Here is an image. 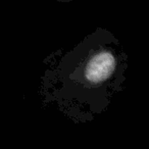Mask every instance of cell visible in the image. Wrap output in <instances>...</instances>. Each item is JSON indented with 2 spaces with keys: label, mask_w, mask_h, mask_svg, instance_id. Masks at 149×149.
Listing matches in <instances>:
<instances>
[{
  "label": "cell",
  "mask_w": 149,
  "mask_h": 149,
  "mask_svg": "<svg viewBox=\"0 0 149 149\" xmlns=\"http://www.w3.org/2000/svg\"><path fill=\"white\" fill-rule=\"evenodd\" d=\"M57 2H63V3H66V2H72L74 0H55Z\"/></svg>",
  "instance_id": "2"
},
{
  "label": "cell",
  "mask_w": 149,
  "mask_h": 149,
  "mask_svg": "<svg viewBox=\"0 0 149 149\" xmlns=\"http://www.w3.org/2000/svg\"><path fill=\"white\" fill-rule=\"evenodd\" d=\"M43 64L42 106L83 125L104 113L125 90L129 55L116 34L97 27L72 47L52 51Z\"/></svg>",
  "instance_id": "1"
}]
</instances>
